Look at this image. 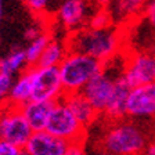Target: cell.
Listing matches in <instances>:
<instances>
[{
	"instance_id": "obj_25",
	"label": "cell",
	"mask_w": 155,
	"mask_h": 155,
	"mask_svg": "<svg viewBox=\"0 0 155 155\" xmlns=\"http://www.w3.org/2000/svg\"><path fill=\"white\" fill-rule=\"evenodd\" d=\"M64 155H87V152L84 151L82 143H69Z\"/></svg>"
},
{
	"instance_id": "obj_17",
	"label": "cell",
	"mask_w": 155,
	"mask_h": 155,
	"mask_svg": "<svg viewBox=\"0 0 155 155\" xmlns=\"http://www.w3.org/2000/svg\"><path fill=\"white\" fill-rule=\"evenodd\" d=\"M67 53L68 47H65L58 40L50 39V42L45 47V50H43L42 55L39 57L35 67H58L64 60V57L67 55Z\"/></svg>"
},
{
	"instance_id": "obj_7",
	"label": "cell",
	"mask_w": 155,
	"mask_h": 155,
	"mask_svg": "<svg viewBox=\"0 0 155 155\" xmlns=\"http://www.w3.org/2000/svg\"><path fill=\"white\" fill-rule=\"evenodd\" d=\"M118 75H112V72H110L104 67L103 71L91 78L82 89L83 96L90 101V104L94 107V110L98 114L104 112V110H105L108 100L111 97V93L114 90V84H115V79Z\"/></svg>"
},
{
	"instance_id": "obj_10",
	"label": "cell",
	"mask_w": 155,
	"mask_h": 155,
	"mask_svg": "<svg viewBox=\"0 0 155 155\" xmlns=\"http://www.w3.org/2000/svg\"><path fill=\"white\" fill-rule=\"evenodd\" d=\"M69 143L48 133L47 130L32 132L24 148L31 155H64Z\"/></svg>"
},
{
	"instance_id": "obj_6",
	"label": "cell",
	"mask_w": 155,
	"mask_h": 155,
	"mask_svg": "<svg viewBox=\"0 0 155 155\" xmlns=\"http://www.w3.org/2000/svg\"><path fill=\"white\" fill-rule=\"evenodd\" d=\"M65 94L58 67H32L31 100L57 101Z\"/></svg>"
},
{
	"instance_id": "obj_20",
	"label": "cell",
	"mask_w": 155,
	"mask_h": 155,
	"mask_svg": "<svg viewBox=\"0 0 155 155\" xmlns=\"http://www.w3.org/2000/svg\"><path fill=\"white\" fill-rule=\"evenodd\" d=\"M89 22H90L91 28H107V26L112 25V19H111V15L107 11V8H103L97 11L96 14H93Z\"/></svg>"
},
{
	"instance_id": "obj_26",
	"label": "cell",
	"mask_w": 155,
	"mask_h": 155,
	"mask_svg": "<svg viewBox=\"0 0 155 155\" xmlns=\"http://www.w3.org/2000/svg\"><path fill=\"white\" fill-rule=\"evenodd\" d=\"M39 33H42V32H40V31H39V28H36V26H31V28H28L25 31V36H26V39H29V40L35 39Z\"/></svg>"
},
{
	"instance_id": "obj_9",
	"label": "cell",
	"mask_w": 155,
	"mask_h": 155,
	"mask_svg": "<svg viewBox=\"0 0 155 155\" xmlns=\"http://www.w3.org/2000/svg\"><path fill=\"white\" fill-rule=\"evenodd\" d=\"M122 75L130 87L155 83V55L148 53L134 54L123 68Z\"/></svg>"
},
{
	"instance_id": "obj_3",
	"label": "cell",
	"mask_w": 155,
	"mask_h": 155,
	"mask_svg": "<svg viewBox=\"0 0 155 155\" xmlns=\"http://www.w3.org/2000/svg\"><path fill=\"white\" fill-rule=\"evenodd\" d=\"M101 144L114 155H139L147 148V136L139 125L122 118L107 129Z\"/></svg>"
},
{
	"instance_id": "obj_21",
	"label": "cell",
	"mask_w": 155,
	"mask_h": 155,
	"mask_svg": "<svg viewBox=\"0 0 155 155\" xmlns=\"http://www.w3.org/2000/svg\"><path fill=\"white\" fill-rule=\"evenodd\" d=\"M25 4L28 6V8L35 14H42L43 11H46L50 4L51 0H24Z\"/></svg>"
},
{
	"instance_id": "obj_18",
	"label": "cell",
	"mask_w": 155,
	"mask_h": 155,
	"mask_svg": "<svg viewBox=\"0 0 155 155\" xmlns=\"http://www.w3.org/2000/svg\"><path fill=\"white\" fill-rule=\"evenodd\" d=\"M26 65L28 64H26L25 50L15 48L11 53H8L4 58H0V74H7L13 76L14 74L26 68Z\"/></svg>"
},
{
	"instance_id": "obj_13",
	"label": "cell",
	"mask_w": 155,
	"mask_h": 155,
	"mask_svg": "<svg viewBox=\"0 0 155 155\" xmlns=\"http://www.w3.org/2000/svg\"><path fill=\"white\" fill-rule=\"evenodd\" d=\"M130 89L132 87L126 82L123 75H118L115 79V84H114V90L111 93L105 110H104V114L107 116H110L114 120L122 119L123 116H126V101H127Z\"/></svg>"
},
{
	"instance_id": "obj_5",
	"label": "cell",
	"mask_w": 155,
	"mask_h": 155,
	"mask_svg": "<svg viewBox=\"0 0 155 155\" xmlns=\"http://www.w3.org/2000/svg\"><path fill=\"white\" fill-rule=\"evenodd\" d=\"M32 134L21 107L4 103L0 107V140L22 148Z\"/></svg>"
},
{
	"instance_id": "obj_19",
	"label": "cell",
	"mask_w": 155,
	"mask_h": 155,
	"mask_svg": "<svg viewBox=\"0 0 155 155\" xmlns=\"http://www.w3.org/2000/svg\"><path fill=\"white\" fill-rule=\"evenodd\" d=\"M50 35L48 33H39L35 39L31 40L29 46L25 50V57H26V64L29 67H35L36 62H38L39 57L42 55L45 47L47 46V43L50 42Z\"/></svg>"
},
{
	"instance_id": "obj_8",
	"label": "cell",
	"mask_w": 155,
	"mask_h": 155,
	"mask_svg": "<svg viewBox=\"0 0 155 155\" xmlns=\"http://www.w3.org/2000/svg\"><path fill=\"white\" fill-rule=\"evenodd\" d=\"M126 115L130 118L155 116V83L139 84L130 89L126 101Z\"/></svg>"
},
{
	"instance_id": "obj_4",
	"label": "cell",
	"mask_w": 155,
	"mask_h": 155,
	"mask_svg": "<svg viewBox=\"0 0 155 155\" xmlns=\"http://www.w3.org/2000/svg\"><path fill=\"white\" fill-rule=\"evenodd\" d=\"M46 130L68 143H82L86 134V127L76 119V116L62 98L54 103Z\"/></svg>"
},
{
	"instance_id": "obj_27",
	"label": "cell",
	"mask_w": 155,
	"mask_h": 155,
	"mask_svg": "<svg viewBox=\"0 0 155 155\" xmlns=\"http://www.w3.org/2000/svg\"><path fill=\"white\" fill-rule=\"evenodd\" d=\"M93 2L98 7H101V8H107V7H108V4H110L112 0H93Z\"/></svg>"
},
{
	"instance_id": "obj_24",
	"label": "cell",
	"mask_w": 155,
	"mask_h": 155,
	"mask_svg": "<svg viewBox=\"0 0 155 155\" xmlns=\"http://www.w3.org/2000/svg\"><path fill=\"white\" fill-rule=\"evenodd\" d=\"M19 150L21 148L17 145L0 140V155H18Z\"/></svg>"
},
{
	"instance_id": "obj_1",
	"label": "cell",
	"mask_w": 155,
	"mask_h": 155,
	"mask_svg": "<svg viewBox=\"0 0 155 155\" xmlns=\"http://www.w3.org/2000/svg\"><path fill=\"white\" fill-rule=\"evenodd\" d=\"M120 47V35L112 26L82 28L75 31L68 42V50L81 51L107 64Z\"/></svg>"
},
{
	"instance_id": "obj_2",
	"label": "cell",
	"mask_w": 155,
	"mask_h": 155,
	"mask_svg": "<svg viewBox=\"0 0 155 155\" xmlns=\"http://www.w3.org/2000/svg\"><path fill=\"white\" fill-rule=\"evenodd\" d=\"M105 64L100 60L81 51L68 50L67 55L58 65L60 76L65 94L82 91L84 84L93 76L100 74Z\"/></svg>"
},
{
	"instance_id": "obj_16",
	"label": "cell",
	"mask_w": 155,
	"mask_h": 155,
	"mask_svg": "<svg viewBox=\"0 0 155 155\" xmlns=\"http://www.w3.org/2000/svg\"><path fill=\"white\" fill-rule=\"evenodd\" d=\"M31 94H32V67L24 71L18 79L11 83L7 94V103L21 107L31 100Z\"/></svg>"
},
{
	"instance_id": "obj_31",
	"label": "cell",
	"mask_w": 155,
	"mask_h": 155,
	"mask_svg": "<svg viewBox=\"0 0 155 155\" xmlns=\"http://www.w3.org/2000/svg\"><path fill=\"white\" fill-rule=\"evenodd\" d=\"M2 11H3V0H0V19H2Z\"/></svg>"
},
{
	"instance_id": "obj_12",
	"label": "cell",
	"mask_w": 155,
	"mask_h": 155,
	"mask_svg": "<svg viewBox=\"0 0 155 155\" xmlns=\"http://www.w3.org/2000/svg\"><path fill=\"white\" fill-rule=\"evenodd\" d=\"M55 101H45V100H29L24 105H21L25 119L28 120L32 132L46 130L48 116L51 112Z\"/></svg>"
},
{
	"instance_id": "obj_28",
	"label": "cell",
	"mask_w": 155,
	"mask_h": 155,
	"mask_svg": "<svg viewBox=\"0 0 155 155\" xmlns=\"http://www.w3.org/2000/svg\"><path fill=\"white\" fill-rule=\"evenodd\" d=\"M144 151H145V155H155V144H151Z\"/></svg>"
},
{
	"instance_id": "obj_22",
	"label": "cell",
	"mask_w": 155,
	"mask_h": 155,
	"mask_svg": "<svg viewBox=\"0 0 155 155\" xmlns=\"http://www.w3.org/2000/svg\"><path fill=\"white\" fill-rule=\"evenodd\" d=\"M11 83H13V76H10L7 74H0V103L2 104L8 94Z\"/></svg>"
},
{
	"instance_id": "obj_15",
	"label": "cell",
	"mask_w": 155,
	"mask_h": 155,
	"mask_svg": "<svg viewBox=\"0 0 155 155\" xmlns=\"http://www.w3.org/2000/svg\"><path fill=\"white\" fill-rule=\"evenodd\" d=\"M150 0H112L107 11L110 13L112 22H125L143 13Z\"/></svg>"
},
{
	"instance_id": "obj_23",
	"label": "cell",
	"mask_w": 155,
	"mask_h": 155,
	"mask_svg": "<svg viewBox=\"0 0 155 155\" xmlns=\"http://www.w3.org/2000/svg\"><path fill=\"white\" fill-rule=\"evenodd\" d=\"M141 14H144V17L147 18L150 25H151L152 28H155V0H150L148 3L145 4Z\"/></svg>"
},
{
	"instance_id": "obj_11",
	"label": "cell",
	"mask_w": 155,
	"mask_h": 155,
	"mask_svg": "<svg viewBox=\"0 0 155 155\" xmlns=\"http://www.w3.org/2000/svg\"><path fill=\"white\" fill-rule=\"evenodd\" d=\"M87 18H89V4L86 0H62L58 6V22L72 32L83 28Z\"/></svg>"
},
{
	"instance_id": "obj_30",
	"label": "cell",
	"mask_w": 155,
	"mask_h": 155,
	"mask_svg": "<svg viewBox=\"0 0 155 155\" xmlns=\"http://www.w3.org/2000/svg\"><path fill=\"white\" fill-rule=\"evenodd\" d=\"M18 155H31V154H29V152L26 151V150H25V148H24V147H22V148L19 150V154H18Z\"/></svg>"
},
{
	"instance_id": "obj_29",
	"label": "cell",
	"mask_w": 155,
	"mask_h": 155,
	"mask_svg": "<svg viewBox=\"0 0 155 155\" xmlns=\"http://www.w3.org/2000/svg\"><path fill=\"white\" fill-rule=\"evenodd\" d=\"M91 155H114L112 152H110V151H107V150H100V151H96V152H93Z\"/></svg>"
},
{
	"instance_id": "obj_14",
	"label": "cell",
	"mask_w": 155,
	"mask_h": 155,
	"mask_svg": "<svg viewBox=\"0 0 155 155\" xmlns=\"http://www.w3.org/2000/svg\"><path fill=\"white\" fill-rule=\"evenodd\" d=\"M62 100H64L65 104L71 108L74 115L76 116V119L79 120L84 127H87V126L91 125V123L96 120L98 112L94 110V107L91 105L90 101L83 96L82 91L64 94Z\"/></svg>"
}]
</instances>
